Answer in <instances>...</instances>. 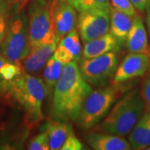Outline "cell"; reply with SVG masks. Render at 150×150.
<instances>
[{"label":"cell","instance_id":"cell-4","mask_svg":"<svg viewBox=\"0 0 150 150\" xmlns=\"http://www.w3.org/2000/svg\"><path fill=\"white\" fill-rule=\"evenodd\" d=\"M121 91L118 85L102 87L93 91L86 98L79 115L76 119L82 129H90L107 116L117 101Z\"/></svg>","mask_w":150,"mask_h":150},{"label":"cell","instance_id":"cell-16","mask_svg":"<svg viewBox=\"0 0 150 150\" xmlns=\"http://www.w3.org/2000/svg\"><path fill=\"white\" fill-rule=\"evenodd\" d=\"M133 18L112 7L110 12V33L123 46L132 26Z\"/></svg>","mask_w":150,"mask_h":150},{"label":"cell","instance_id":"cell-22","mask_svg":"<svg viewBox=\"0 0 150 150\" xmlns=\"http://www.w3.org/2000/svg\"><path fill=\"white\" fill-rule=\"evenodd\" d=\"M27 149L29 150H49L48 132L45 130L33 137L28 141Z\"/></svg>","mask_w":150,"mask_h":150},{"label":"cell","instance_id":"cell-12","mask_svg":"<svg viewBox=\"0 0 150 150\" xmlns=\"http://www.w3.org/2000/svg\"><path fill=\"white\" fill-rule=\"evenodd\" d=\"M124 45L129 53L150 54L149 35L144 18L140 14L137 13L133 18L132 26Z\"/></svg>","mask_w":150,"mask_h":150},{"label":"cell","instance_id":"cell-33","mask_svg":"<svg viewBox=\"0 0 150 150\" xmlns=\"http://www.w3.org/2000/svg\"><path fill=\"white\" fill-rule=\"evenodd\" d=\"M0 1H9V2H12V3H13V0H0Z\"/></svg>","mask_w":150,"mask_h":150},{"label":"cell","instance_id":"cell-29","mask_svg":"<svg viewBox=\"0 0 150 150\" xmlns=\"http://www.w3.org/2000/svg\"><path fill=\"white\" fill-rule=\"evenodd\" d=\"M8 19H9V18L0 17V49H1V45L3 43L4 36H5Z\"/></svg>","mask_w":150,"mask_h":150},{"label":"cell","instance_id":"cell-10","mask_svg":"<svg viewBox=\"0 0 150 150\" xmlns=\"http://www.w3.org/2000/svg\"><path fill=\"white\" fill-rule=\"evenodd\" d=\"M52 16L57 43L67 33L76 28L77 13L73 5L66 0H54L52 3Z\"/></svg>","mask_w":150,"mask_h":150},{"label":"cell","instance_id":"cell-1","mask_svg":"<svg viewBox=\"0 0 150 150\" xmlns=\"http://www.w3.org/2000/svg\"><path fill=\"white\" fill-rule=\"evenodd\" d=\"M92 90V85L83 78L76 62L64 65L52 94L53 119L76 121L86 98Z\"/></svg>","mask_w":150,"mask_h":150},{"label":"cell","instance_id":"cell-36","mask_svg":"<svg viewBox=\"0 0 150 150\" xmlns=\"http://www.w3.org/2000/svg\"><path fill=\"white\" fill-rule=\"evenodd\" d=\"M149 55H150V54H149Z\"/></svg>","mask_w":150,"mask_h":150},{"label":"cell","instance_id":"cell-8","mask_svg":"<svg viewBox=\"0 0 150 150\" xmlns=\"http://www.w3.org/2000/svg\"><path fill=\"white\" fill-rule=\"evenodd\" d=\"M77 27L83 43L101 37L110 32V13L103 11L80 12Z\"/></svg>","mask_w":150,"mask_h":150},{"label":"cell","instance_id":"cell-30","mask_svg":"<svg viewBox=\"0 0 150 150\" xmlns=\"http://www.w3.org/2000/svg\"><path fill=\"white\" fill-rule=\"evenodd\" d=\"M30 0H13V12H20L23 10Z\"/></svg>","mask_w":150,"mask_h":150},{"label":"cell","instance_id":"cell-31","mask_svg":"<svg viewBox=\"0 0 150 150\" xmlns=\"http://www.w3.org/2000/svg\"><path fill=\"white\" fill-rule=\"evenodd\" d=\"M146 13V18H145V23H146V29L148 32L149 38L150 40V8H149L145 11Z\"/></svg>","mask_w":150,"mask_h":150},{"label":"cell","instance_id":"cell-32","mask_svg":"<svg viewBox=\"0 0 150 150\" xmlns=\"http://www.w3.org/2000/svg\"><path fill=\"white\" fill-rule=\"evenodd\" d=\"M67 2H69V4H72V2H73V0H66Z\"/></svg>","mask_w":150,"mask_h":150},{"label":"cell","instance_id":"cell-9","mask_svg":"<svg viewBox=\"0 0 150 150\" xmlns=\"http://www.w3.org/2000/svg\"><path fill=\"white\" fill-rule=\"evenodd\" d=\"M150 68V55L129 53L118 65L112 77V83L119 85L124 82L144 76Z\"/></svg>","mask_w":150,"mask_h":150},{"label":"cell","instance_id":"cell-35","mask_svg":"<svg viewBox=\"0 0 150 150\" xmlns=\"http://www.w3.org/2000/svg\"><path fill=\"white\" fill-rule=\"evenodd\" d=\"M147 150H150V146L148 148V149H147Z\"/></svg>","mask_w":150,"mask_h":150},{"label":"cell","instance_id":"cell-13","mask_svg":"<svg viewBox=\"0 0 150 150\" xmlns=\"http://www.w3.org/2000/svg\"><path fill=\"white\" fill-rule=\"evenodd\" d=\"M86 142L95 150H129L132 149L129 141L123 136L103 133L93 132L85 137Z\"/></svg>","mask_w":150,"mask_h":150},{"label":"cell","instance_id":"cell-5","mask_svg":"<svg viewBox=\"0 0 150 150\" xmlns=\"http://www.w3.org/2000/svg\"><path fill=\"white\" fill-rule=\"evenodd\" d=\"M13 13V16L8 22L0 53L22 68V62L30 50L27 13L24 9Z\"/></svg>","mask_w":150,"mask_h":150},{"label":"cell","instance_id":"cell-6","mask_svg":"<svg viewBox=\"0 0 150 150\" xmlns=\"http://www.w3.org/2000/svg\"><path fill=\"white\" fill-rule=\"evenodd\" d=\"M27 18L30 47L57 43L52 16V4L48 0H31L28 8Z\"/></svg>","mask_w":150,"mask_h":150},{"label":"cell","instance_id":"cell-23","mask_svg":"<svg viewBox=\"0 0 150 150\" xmlns=\"http://www.w3.org/2000/svg\"><path fill=\"white\" fill-rule=\"evenodd\" d=\"M83 149V145L82 144L80 140L76 137L72 126L69 125V131L66 136L64 144L60 150H82Z\"/></svg>","mask_w":150,"mask_h":150},{"label":"cell","instance_id":"cell-26","mask_svg":"<svg viewBox=\"0 0 150 150\" xmlns=\"http://www.w3.org/2000/svg\"><path fill=\"white\" fill-rule=\"evenodd\" d=\"M141 94L145 101L150 104V74L147 75L143 82Z\"/></svg>","mask_w":150,"mask_h":150},{"label":"cell","instance_id":"cell-3","mask_svg":"<svg viewBox=\"0 0 150 150\" xmlns=\"http://www.w3.org/2000/svg\"><path fill=\"white\" fill-rule=\"evenodd\" d=\"M8 93L24 110L28 126L34 127L43 121L42 107L47 91L40 78L23 73L11 83Z\"/></svg>","mask_w":150,"mask_h":150},{"label":"cell","instance_id":"cell-24","mask_svg":"<svg viewBox=\"0 0 150 150\" xmlns=\"http://www.w3.org/2000/svg\"><path fill=\"white\" fill-rule=\"evenodd\" d=\"M113 8L121 11L129 16L134 17L137 14V10L129 0H110Z\"/></svg>","mask_w":150,"mask_h":150},{"label":"cell","instance_id":"cell-25","mask_svg":"<svg viewBox=\"0 0 150 150\" xmlns=\"http://www.w3.org/2000/svg\"><path fill=\"white\" fill-rule=\"evenodd\" d=\"M53 56L56 59H58L59 62H61L64 65L71 63V62H74L72 54H70L64 47H63L60 44L57 45Z\"/></svg>","mask_w":150,"mask_h":150},{"label":"cell","instance_id":"cell-20","mask_svg":"<svg viewBox=\"0 0 150 150\" xmlns=\"http://www.w3.org/2000/svg\"><path fill=\"white\" fill-rule=\"evenodd\" d=\"M58 44L64 47L72 54L74 61L79 62L82 57V46H81L79 33L77 28L73 29L63 38Z\"/></svg>","mask_w":150,"mask_h":150},{"label":"cell","instance_id":"cell-15","mask_svg":"<svg viewBox=\"0 0 150 150\" xmlns=\"http://www.w3.org/2000/svg\"><path fill=\"white\" fill-rule=\"evenodd\" d=\"M128 141L132 149H147L150 146V106L145 108L143 115L129 133Z\"/></svg>","mask_w":150,"mask_h":150},{"label":"cell","instance_id":"cell-7","mask_svg":"<svg viewBox=\"0 0 150 150\" xmlns=\"http://www.w3.org/2000/svg\"><path fill=\"white\" fill-rule=\"evenodd\" d=\"M79 69L83 78L92 86L106 85L116 72L118 57L116 52H110L91 59H80Z\"/></svg>","mask_w":150,"mask_h":150},{"label":"cell","instance_id":"cell-27","mask_svg":"<svg viewBox=\"0 0 150 150\" xmlns=\"http://www.w3.org/2000/svg\"><path fill=\"white\" fill-rule=\"evenodd\" d=\"M12 10H13V6L12 2L0 1V17L9 18Z\"/></svg>","mask_w":150,"mask_h":150},{"label":"cell","instance_id":"cell-14","mask_svg":"<svg viewBox=\"0 0 150 150\" xmlns=\"http://www.w3.org/2000/svg\"><path fill=\"white\" fill-rule=\"evenodd\" d=\"M122 45L111 33H108L101 37L84 43L82 51L83 59H91L103 54L120 50Z\"/></svg>","mask_w":150,"mask_h":150},{"label":"cell","instance_id":"cell-21","mask_svg":"<svg viewBox=\"0 0 150 150\" xmlns=\"http://www.w3.org/2000/svg\"><path fill=\"white\" fill-rule=\"evenodd\" d=\"M71 4L79 13L103 11L110 13L112 8L110 0H73Z\"/></svg>","mask_w":150,"mask_h":150},{"label":"cell","instance_id":"cell-11","mask_svg":"<svg viewBox=\"0 0 150 150\" xmlns=\"http://www.w3.org/2000/svg\"><path fill=\"white\" fill-rule=\"evenodd\" d=\"M57 45V43H53L30 47L28 56L22 62L23 73L35 76L41 72L48 59L53 56Z\"/></svg>","mask_w":150,"mask_h":150},{"label":"cell","instance_id":"cell-2","mask_svg":"<svg viewBox=\"0 0 150 150\" xmlns=\"http://www.w3.org/2000/svg\"><path fill=\"white\" fill-rule=\"evenodd\" d=\"M145 100L138 89L125 93L112 105L107 116L95 127V131L125 136L138 123L145 110Z\"/></svg>","mask_w":150,"mask_h":150},{"label":"cell","instance_id":"cell-28","mask_svg":"<svg viewBox=\"0 0 150 150\" xmlns=\"http://www.w3.org/2000/svg\"><path fill=\"white\" fill-rule=\"evenodd\" d=\"M136 10L140 13H144L150 8V0H129Z\"/></svg>","mask_w":150,"mask_h":150},{"label":"cell","instance_id":"cell-17","mask_svg":"<svg viewBox=\"0 0 150 150\" xmlns=\"http://www.w3.org/2000/svg\"><path fill=\"white\" fill-rule=\"evenodd\" d=\"M69 125V122L54 119L47 123L45 130L48 132L50 149L59 150L61 149L66 139Z\"/></svg>","mask_w":150,"mask_h":150},{"label":"cell","instance_id":"cell-18","mask_svg":"<svg viewBox=\"0 0 150 150\" xmlns=\"http://www.w3.org/2000/svg\"><path fill=\"white\" fill-rule=\"evenodd\" d=\"M23 73L18 64L0 54V87L3 93H8L10 84Z\"/></svg>","mask_w":150,"mask_h":150},{"label":"cell","instance_id":"cell-19","mask_svg":"<svg viewBox=\"0 0 150 150\" xmlns=\"http://www.w3.org/2000/svg\"><path fill=\"white\" fill-rule=\"evenodd\" d=\"M63 68L64 64L55 59L54 56L48 59L47 64L44 66L43 71V83L46 87L48 96H51L53 94L54 87L62 74Z\"/></svg>","mask_w":150,"mask_h":150},{"label":"cell","instance_id":"cell-34","mask_svg":"<svg viewBox=\"0 0 150 150\" xmlns=\"http://www.w3.org/2000/svg\"><path fill=\"white\" fill-rule=\"evenodd\" d=\"M1 93H3V91H2V88H1V87H0V94Z\"/></svg>","mask_w":150,"mask_h":150}]
</instances>
